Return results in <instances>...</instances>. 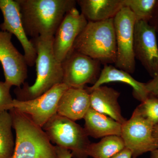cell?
I'll use <instances>...</instances> for the list:
<instances>
[{
	"mask_svg": "<svg viewBox=\"0 0 158 158\" xmlns=\"http://www.w3.org/2000/svg\"><path fill=\"white\" fill-rule=\"evenodd\" d=\"M88 22L76 7L65 15L55 33L53 48L56 59L60 63L70 53L80 34Z\"/></svg>",
	"mask_w": 158,
	"mask_h": 158,
	"instance_id": "7c38bea8",
	"label": "cell"
},
{
	"mask_svg": "<svg viewBox=\"0 0 158 158\" xmlns=\"http://www.w3.org/2000/svg\"><path fill=\"white\" fill-rule=\"evenodd\" d=\"M12 35L0 29V62L5 82L11 86L20 88L27 77L28 65L24 55L11 42Z\"/></svg>",
	"mask_w": 158,
	"mask_h": 158,
	"instance_id": "8fae6325",
	"label": "cell"
},
{
	"mask_svg": "<svg viewBox=\"0 0 158 158\" xmlns=\"http://www.w3.org/2000/svg\"><path fill=\"white\" fill-rule=\"evenodd\" d=\"M13 120L9 111L0 113V158H11L15 141L12 134Z\"/></svg>",
	"mask_w": 158,
	"mask_h": 158,
	"instance_id": "ffe728a7",
	"label": "cell"
},
{
	"mask_svg": "<svg viewBox=\"0 0 158 158\" xmlns=\"http://www.w3.org/2000/svg\"><path fill=\"white\" fill-rule=\"evenodd\" d=\"M123 4L132 12L136 21L149 23L155 13L158 0H123Z\"/></svg>",
	"mask_w": 158,
	"mask_h": 158,
	"instance_id": "44dd1931",
	"label": "cell"
},
{
	"mask_svg": "<svg viewBox=\"0 0 158 158\" xmlns=\"http://www.w3.org/2000/svg\"><path fill=\"white\" fill-rule=\"evenodd\" d=\"M132 154L131 151L127 148H125L110 158H132Z\"/></svg>",
	"mask_w": 158,
	"mask_h": 158,
	"instance_id": "484cf974",
	"label": "cell"
},
{
	"mask_svg": "<svg viewBox=\"0 0 158 158\" xmlns=\"http://www.w3.org/2000/svg\"><path fill=\"white\" fill-rule=\"evenodd\" d=\"M9 111L15 132L11 158H58L56 146L52 145L42 128L14 108Z\"/></svg>",
	"mask_w": 158,
	"mask_h": 158,
	"instance_id": "3957f363",
	"label": "cell"
},
{
	"mask_svg": "<svg viewBox=\"0 0 158 158\" xmlns=\"http://www.w3.org/2000/svg\"><path fill=\"white\" fill-rule=\"evenodd\" d=\"M54 37H38L31 40L37 51V77L33 85L24 84L15 90L16 99L27 101L38 97L54 86L62 83V63L56 59L53 48Z\"/></svg>",
	"mask_w": 158,
	"mask_h": 158,
	"instance_id": "7a4b0ae2",
	"label": "cell"
},
{
	"mask_svg": "<svg viewBox=\"0 0 158 158\" xmlns=\"http://www.w3.org/2000/svg\"><path fill=\"white\" fill-rule=\"evenodd\" d=\"M112 82H121L129 85L132 88L134 97L141 102L146 100L150 95L146 83L138 81L130 73L111 64L104 65L97 81L91 87L85 88L89 93L104 84Z\"/></svg>",
	"mask_w": 158,
	"mask_h": 158,
	"instance_id": "9a60e30c",
	"label": "cell"
},
{
	"mask_svg": "<svg viewBox=\"0 0 158 158\" xmlns=\"http://www.w3.org/2000/svg\"><path fill=\"white\" fill-rule=\"evenodd\" d=\"M89 93L90 108L122 124L126 121L127 119L122 116L118 102L120 93L118 91L102 85L91 90Z\"/></svg>",
	"mask_w": 158,
	"mask_h": 158,
	"instance_id": "2e32d148",
	"label": "cell"
},
{
	"mask_svg": "<svg viewBox=\"0 0 158 158\" xmlns=\"http://www.w3.org/2000/svg\"><path fill=\"white\" fill-rule=\"evenodd\" d=\"M81 13L88 22L114 19L124 7L123 0H78Z\"/></svg>",
	"mask_w": 158,
	"mask_h": 158,
	"instance_id": "e0dca14e",
	"label": "cell"
},
{
	"mask_svg": "<svg viewBox=\"0 0 158 158\" xmlns=\"http://www.w3.org/2000/svg\"><path fill=\"white\" fill-rule=\"evenodd\" d=\"M154 126L134 111L131 117L122 124L121 137L133 158L158 148V140L153 135Z\"/></svg>",
	"mask_w": 158,
	"mask_h": 158,
	"instance_id": "52a82bcc",
	"label": "cell"
},
{
	"mask_svg": "<svg viewBox=\"0 0 158 158\" xmlns=\"http://www.w3.org/2000/svg\"><path fill=\"white\" fill-rule=\"evenodd\" d=\"M149 158H158V148L150 152Z\"/></svg>",
	"mask_w": 158,
	"mask_h": 158,
	"instance_id": "83f0119b",
	"label": "cell"
},
{
	"mask_svg": "<svg viewBox=\"0 0 158 158\" xmlns=\"http://www.w3.org/2000/svg\"><path fill=\"white\" fill-rule=\"evenodd\" d=\"M84 119L85 129L88 136L95 138L121 135L122 124L92 108L88 110Z\"/></svg>",
	"mask_w": 158,
	"mask_h": 158,
	"instance_id": "ac0fdd59",
	"label": "cell"
},
{
	"mask_svg": "<svg viewBox=\"0 0 158 158\" xmlns=\"http://www.w3.org/2000/svg\"><path fill=\"white\" fill-rule=\"evenodd\" d=\"M155 29L146 22L136 21L134 50L140 61L152 78L158 75V46Z\"/></svg>",
	"mask_w": 158,
	"mask_h": 158,
	"instance_id": "30bf717a",
	"label": "cell"
},
{
	"mask_svg": "<svg viewBox=\"0 0 158 158\" xmlns=\"http://www.w3.org/2000/svg\"><path fill=\"white\" fill-rule=\"evenodd\" d=\"M146 85L149 94L158 98V75L146 83Z\"/></svg>",
	"mask_w": 158,
	"mask_h": 158,
	"instance_id": "cb8c5ba5",
	"label": "cell"
},
{
	"mask_svg": "<svg viewBox=\"0 0 158 158\" xmlns=\"http://www.w3.org/2000/svg\"><path fill=\"white\" fill-rule=\"evenodd\" d=\"M72 50L98 60L104 65L115 64L117 47L113 19L88 22Z\"/></svg>",
	"mask_w": 158,
	"mask_h": 158,
	"instance_id": "277c9868",
	"label": "cell"
},
{
	"mask_svg": "<svg viewBox=\"0 0 158 158\" xmlns=\"http://www.w3.org/2000/svg\"><path fill=\"white\" fill-rule=\"evenodd\" d=\"M117 55L115 67L130 74L135 69L134 36L136 20L130 9L124 7L113 19Z\"/></svg>",
	"mask_w": 158,
	"mask_h": 158,
	"instance_id": "8992f818",
	"label": "cell"
},
{
	"mask_svg": "<svg viewBox=\"0 0 158 158\" xmlns=\"http://www.w3.org/2000/svg\"><path fill=\"white\" fill-rule=\"evenodd\" d=\"M134 111L138 113L154 126L158 125V98L150 94Z\"/></svg>",
	"mask_w": 158,
	"mask_h": 158,
	"instance_id": "7402d4cb",
	"label": "cell"
},
{
	"mask_svg": "<svg viewBox=\"0 0 158 158\" xmlns=\"http://www.w3.org/2000/svg\"><path fill=\"white\" fill-rule=\"evenodd\" d=\"M125 148L121 136H109L102 138L97 143H90L87 153L93 158H110Z\"/></svg>",
	"mask_w": 158,
	"mask_h": 158,
	"instance_id": "d6986e66",
	"label": "cell"
},
{
	"mask_svg": "<svg viewBox=\"0 0 158 158\" xmlns=\"http://www.w3.org/2000/svg\"><path fill=\"white\" fill-rule=\"evenodd\" d=\"M27 36L32 38L54 37L75 0H16Z\"/></svg>",
	"mask_w": 158,
	"mask_h": 158,
	"instance_id": "6da1fadb",
	"label": "cell"
},
{
	"mask_svg": "<svg viewBox=\"0 0 158 158\" xmlns=\"http://www.w3.org/2000/svg\"><path fill=\"white\" fill-rule=\"evenodd\" d=\"M149 23L154 28L156 32H158V5L154 17Z\"/></svg>",
	"mask_w": 158,
	"mask_h": 158,
	"instance_id": "4316f807",
	"label": "cell"
},
{
	"mask_svg": "<svg viewBox=\"0 0 158 158\" xmlns=\"http://www.w3.org/2000/svg\"><path fill=\"white\" fill-rule=\"evenodd\" d=\"M11 87L5 81H0V113L12 109L13 99L10 93Z\"/></svg>",
	"mask_w": 158,
	"mask_h": 158,
	"instance_id": "603a6c76",
	"label": "cell"
},
{
	"mask_svg": "<svg viewBox=\"0 0 158 158\" xmlns=\"http://www.w3.org/2000/svg\"><path fill=\"white\" fill-rule=\"evenodd\" d=\"M153 135L154 137L158 140V125L154 127Z\"/></svg>",
	"mask_w": 158,
	"mask_h": 158,
	"instance_id": "f1b7e54d",
	"label": "cell"
},
{
	"mask_svg": "<svg viewBox=\"0 0 158 158\" xmlns=\"http://www.w3.org/2000/svg\"><path fill=\"white\" fill-rule=\"evenodd\" d=\"M0 10L4 18L0 29L16 37L22 46L28 66H34L37 59V51L25 31L18 3L16 0H0Z\"/></svg>",
	"mask_w": 158,
	"mask_h": 158,
	"instance_id": "4fadbf2b",
	"label": "cell"
},
{
	"mask_svg": "<svg viewBox=\"0 0 158 158\" xmlns=\"http://www.w3.org/2000/svg\"><path fill=\"white\" fill-rule=\"evenodd\" d=\"M90 108V94L85 88H69L59 100L57 114L76 121L84 118Z\"/></svg>",
	"mask_w": 158,
	"mask_h": 158,
	"instance_id": "5bb4252c",
	"label": "cell"
},
{
	"mask_svg": "<svg viewBox=\"0 0 158 158\" xmlns=\"http://www.w3.org/2000/svg\"><path fill=\"white\" fill-rule=\"evenodd\" d=\"M101 63L78 52L72 50L62 62V83L69 88H85L94 84L101 73Z\"/></svg>",
	"mask_w": 158,
	"mask_h": 158,
	"instance_id": "9c48e42d",
	"label": "cell"
},
{
	"mask_svg": "<svg viewBox=\"0 0 158 158\" xmlns=\"http://www.w3.org/2000/svg\"><path fill=\"white\" fill-rule=\"evenodd\" d=\"M58 158H72V155L70 151L56 146Z\"/></svg>",
	"mask_w": 158,
	"mask_h": 158,
	"instance_id": "d4e9b609",
	"label": "cell"
},
{
	"mask_svg": "<svg viewBox=\"0 0 158 158\" xmlns=\"http://www.w3.org/2000/svg\"><path fill=\"white\" fill-rule=\"evenodd\" d=\"M69 88L62 83L33 99L20 101L14 99L12 108L28 116L35 124L42 128L52 117L57 114L59 100Z\"/></svg>",
	"mask_w": 158,
	"mask_h": 158,
	"instance_id": "ba28073f",
	"label": "cell"
},
{
	"mask_svg": "<svg viewBox=\"0 0 158 158\" xmlns=\"http://www.w3.org/2000/svg\"><path fill=\"white\" fill-rule=\"evenodd\" d=\"M42 128L52 144L70 151L72 158H88V136L75 121L56 114Z\"/></svg>",
	"mask_w": 158,
	"mask_h": 158,
	"instance_id": "5b68a950",
	"label": "cell"
}]
</instances>
